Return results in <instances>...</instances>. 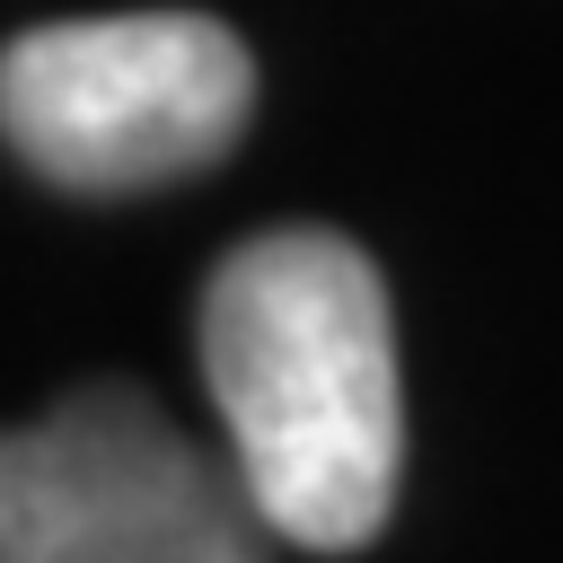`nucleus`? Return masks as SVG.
Instances as JSON below:
<instances>
[{
	"label": "nucleus",
	"instance_id": "1",
	"mask_svg": "<svg viewBox=\"0 0 563 563\" xmlns=\"http://www.w3.org/2000/svg\"><path fill=\"white\" fill-rule=\"evenodd\" d=\"M202 378L255 519L352 554L396 510L405 387L378 264L317 220L255 229L202 282Z\"/></svg>",
	"mask_w": 563,
	"mask_h": 563
},
{
	"label": "nucleus",
	"instance_id": "2",
	"mask_svg": "<svg viewBox=\"0 0 563 563\" xmlns=\"http://www.w3.org/2000/svg\"><path fill=\"white\" fill-rule=\"evenodd\" d=\"M255 114L246 44L202 9L53 18L0 53L9 150L70 194H141L238 150Z\"/></svg>",
	"mask_w": 563,
	"mask_h": 563
},
{
	"label": "nucleus",
	"instance_id": "3",
	"mask_svg": "<svg viewBox=\"0 0 563 563\" xmlns=\"http://www.w3.org/2000/svg\"><path fill=\"white\" fill-rule=\"evenodd\" d=\"M0 563H273V528L167 405L88 378L0 431Z\"/></svg>",
	"mask_w": 563,
	"mask_h": 563
}]
</instances>
